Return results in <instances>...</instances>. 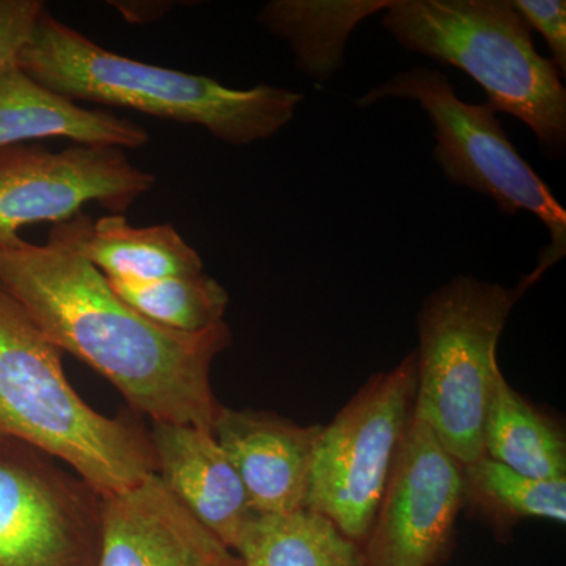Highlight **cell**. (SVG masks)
I'll list each match as a JSON object with an SVG mask.
<instances>
[{
    "instance_id": "5bb4252c",
    "label": "cell",
    "mask_w": 566,
    "mask_h": 566,
    "mask_svg": "<svg viewBox=\"0 0 566 566\" xmlns=\"http://www.w3.org/2000/svg\"><path fill=\"white\" fill-rule=\"evenodd\" d=\"M48 244L81 256L107 279L148 282L205 271L202 256L172 223L134 227L125 214L93 221L77 212L52 226Z\"/></svg>"
},
{
    "instance_id": "8992f818",
    "label": "cell",
    "mask_w": 566,
    "mask_h": 566,
    "mask_svg": "<svg viewBox=\"0 0 566 566\" xmlns=\"http://www.w3.org/2000/svg\"><path fill=\"white\" fill-rule=\"evenodd\" d=\"M387 98L420 104L433 126V159L447 180L486 196L505 214L527 211L545 226L549 243L532 271L538 281L565 259V208L517 153L490 104L463 102L444 73L427 66L395 74L357 98L356 104L367 109Z\"/></svg>"
},
{
    "instance_id": "603a6c76",
    "label": "cell",
    "mask_w": 566,
    "mask_h": 566,
    "mask_svg": "<svg viewBox=\"0 0 566 566\" xmlns=\"http://www.w3.org/2000/svg\"><path fill=\"white\" fill-rule=\"evenodd\" d=\"M128 22H148L161 18L170 9V2H111Z\"/></svg>"
},
{
    "instance_id": "52a82bcc",
    "label": "cell",
    "mask_w": 566,
    "mask_h": 566,
    "mask_svg": "<svg viewBox=\"0 0 566 566\" xmlns=\"http://www.w3.org/2000/svg\"><path fill=\"white\" fill-rule=\"evenodd\" d=\"M416 389L411 353L392 370L371 376L316 438L304 509L327 517L359 546L415 416Z\"/></svg>"
},
{
    "instance_id": "7c38bea8",
    "label": "cell",
    "mask_w": 566,
    "mask_h": 566,
    "mask_svg": "<svg viewBox=\"0 0 566 566\" xmlns=\"http://www.w3.org/2000/svg\"><path fill=\"white\" fill-rule=\"evenodd\" d=\"M323 424H297L274 412L222 406L216 441L243 480L259 515L304 510L312 455Z\"/></svg>"
},
{
    "instance_id": "4fadbf2b",
    "label": "cell",
    "mask_w": 566,
    "mask_h": 566,
    "mask_svg": "<svg viewBox=\"0 0 566 566\" xmlns=\"http://www.w3.org/2000/svg\"><path fill=\"white\" fill-rule=\"evenodd\" d=\"M150 441L164 485L223 545L237 549L259 513L214 434L191 424L153 423Z\"/></svg>"
},
{
    "instance_id": "30bf717a",
    "label": "cell",
    "mask_w": 566,
    "mask_h": 566,
    "mask_svg": "<svg viewBox=\"0 0 566 566\" xmlns=\"http://www.w3.org/2000/svg\"><path fill=\"white\" fill-rule=\"evenodd\" d=\"M155 182V175L134 166L123 148H0V244L14 240L21 227L69 221L91 202L123 214Z\"/></svg>"
},
{
    "instance_id": "e0dca14e",
    "label": "cell",
    "mask_w": 566,
    "mask_h": 566,
    "mask_svg": "<svg viewBox=\"0 0 566 566\" xmlns=\"http://www.w3.org/2000/svg\"><path fill=\"white\" fill-rule=\"evenodd\" d=\"M483 452L517 474L538 480L566 479L564 431L517 394L502 371L488 406Z\"/></svg>"
},
{
    "instance_id": "6da1fadb",
    "label": "cell",
    "mask_w": 566,
    "mask_h": 566,
    "mask_svg": "<svg viewBox=\"0 0 566 566\" xmlns=\"http://www.w3.org/2000/svg\"><path fill=\"white\" fill-rule=\"evenodd\" d=\"M0 289L41 334L98 371L153 423L211 431L222 405L211 365L232 344L226 323L199 334L142 316L81 256L17 237L0 244Z\"/></svg>"
},
{
    "instance_id": "ffe728a7",
    "label": "cell",
    "mask_w": 566,
    "mask_h": 566,
    "mask_svg": "<svg viewBox=\"0 0 566 566\" xmlns=\"http://www.w3.org/2000/svg\"><path fill=\"white\" fill-rule=\"evenodd\" d=\"M107 282L123 303L175 333L199 334L218 326L230 301L221 283L205 271L159 281L107 279Z\"/></svg>"
},
{
    "instance_id": "ac0fdd59",
    "label": "cell",
    "mask_w": 566,
    "mask_h": 566,
    "mask_svg": "<svg viewBox=\"0 0 566 566\" xmlns=\"http://www.w3.org/2000/svg\"><path fill=\"white\" fill-rule=\"evenodd\" d=\"M463 476L464 509L497 539L512 538L524 520L566 523V479H532L485 455L463 464Z\"/></svg>"
},
{
    "instance_id": "277c9868",
    "label": "cell",
    "mask_w": 566,
    "mask_h": 566,
    "mask_svg": "<svg viewBox=\"0 0 566 566\" xmlns=\"http://www.w3.org/2000/svg\"><path fill=\"white\" fill-rule=\"evenodd\" d=\"M382 28L405 50L464 71L495 112L534 133L546 158L566 148V88L510 0H392Z\"/></svg>"
},
{
    "instance_id": "9c48e42d",
    "label": "cell",
    "mask_w": 566,
    "mask_h": 566,
    "mask_svg": "<svg viewBox=\"0 0 566 566\" xmlns=\"http://www.w3.org/2000/svg\"><path fill=\"white\" fill-rule=\"evenodd\" d=\"M463 509V464L412 416L360 545L363 566H441Z\"/></svg>"
},
{
    "instance_id": "7a4b0ae2",
    "label": "cell",
    "mask_w": 566,
    "mask_h": 566,
    "mask_svg": "<svg viewBox=\"0 0 566 566\" xmlns=\"http://www.w3.org/2000/svg\"><path fill=\"white\" fill-rule=\"evenodd\" d=\"M14 63L71 102L126 107L200 126L234 147L281 133L304 99L303 93L289 88L260 84L238 91L211 77L133 61L55 20L46 7Z\"/></svg>"
},
{
    "instance_id": "3957f363",
    "label": "cell",
    "mask_w": 566,
    "mask_h": 566,
    "mask_svg": "<svg viewBox=\"0 0 566 566\" xmlns=\"http://www.w3.org/2000/svg\"><path fill=\"white\" fill-rule=\"evenodd\" d=\"M61 353L0 289V434L69 464L103 497L158 474L150 434L85 403Z\"/></svg>"
},
{
    "instance_id": "2e32d148",
    "label": "cell",
    "mask_w": 566,
    "mask_h": 566,
    "mask_svg": "<svg viewBox=\"0 0 566 566\" xmlns=\"http://www.w3.org/2000/svg\"><path fill=\"white\" fill-rule=\"evenodd\" d=\"M392 0H271L256 21L268 32L285 40L294 65L316 82H326L342 69L346 41L371 14L387 10Z\"/></svg>"
},
{
    "instance_id": "d6986e66",
    "label": "cell",
    "mask_w": 566,
    "mask_h": 566,
    "mask_svg": "<svg viewBox=\"0 0 566 566\" xmlns=\"http://www.w3.org/2000/svg\"><path fill=\"white\" fill-rule=\"evenodd\" d=\"M234 553L244 566H363L360 546L305 509L256 515Z\"/></svg>"
},
{
    "instance_id": "5b68a950",
    "label": "cell",
    "mask_w": 566,
    "mask_h": 566,
    "mask_svg": "<svg viewBox=\"0 0 566 566\" xmlns=\"http://www.w3.org/2000/svg\"><path fill=\"white\" fill-rule=\"evenodd\" d=\"M538 279L515 286L457 275L423 301L417 331L415 417L458 463L485 455L483 427L495 378L497 344L513 308Z\"/></svg>"
},
{
    "instance_id": "8fae6325",
    "label": "cell",
    "mask_w": 566,
    "mask_h": 566,
    "mask_svg": "<svg viewBox=\"0 0 566 566\" xmlns=\"http://www.w3.org/2000/svg\"><path fill=\"white\" fill-rule=\"evenodd\" d=\"M96 566H244L175 497L158 474L103 497Z\"/></svg>"
},
{
    "instance_id": "7402d4cb",
    "label": "cell",
    "mask_w": 566,
    "mask_h": 566,
    "mask_svg": "<svg viewBox=\"0 0 566 566\" xmlns=\"http://www.w3.org/2000/svg\"><path fill=\"white\" fill-rule=\"evenodd\" d=\"M43 9L40 0H0V69L14 62Z\"/></svg>"
},
{
    "instance_id": "9a60e30c",
    "label": "cell",
    "mask_w": 566,
    "mask_h": 566,
    "mask_svg": "<svg viewBox=\"0 0 566 566\" xmlns=\"http://www.w3.org/2000/svg\"><path fill=\"white\" fill-rule=\"evenodd\" d=\"M50 137L117 148H140L150 140L144 126L114 112L81 107L7 63L0 69V148Z\"/></svg>"
},
{
    "instance_id": "44dd1931",
    "label": "cell",
    "mask_w": 566,
    "mask_h": 566,
    "mask_svg": "<svg viewBox=\"0 0 566 566\" xmlns=\"http://www.w3.org/2000/svg\"><path fill=\"white\" fill-rule=\"evenodd\" d=\"M513 9L528 28L542 33L549 46L551 62L566 74V3L564 0H515Z\"/></svg>"
},
{
    "instance_id": "ba28073f",
    "label": "cell",
    "mask_w": 566,
    "mask_h": 566,
    "mask_svg": "<svg viewBox=\"0 0 566 566\" xmlns=\"http://www.w3.org/2000/svg\"><path fill=\"white\" fill-rule=\"evenodd\" d=\"M102 531V494L0 434V566H96Z\"/></svg>"
}]
</instances>
